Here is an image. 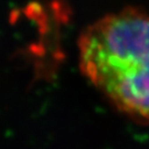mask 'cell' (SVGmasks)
Instances as JSON below:
<instances>
[{"label": "cell", "instance_id": "6da1fadb", "mask_svg": "<svg viewBox=\"0 0 149 149\" xmlns=\"http://www.w3.org/2000/svg\"><path fill=\"white\" fill-rule=\"evenodd\" d=\"M86 80L130 120L149 125V12L126 7L102 17L77 40Z\"/></svg>", "mask_w": 149, "mask_h": 149}]
</instances>
